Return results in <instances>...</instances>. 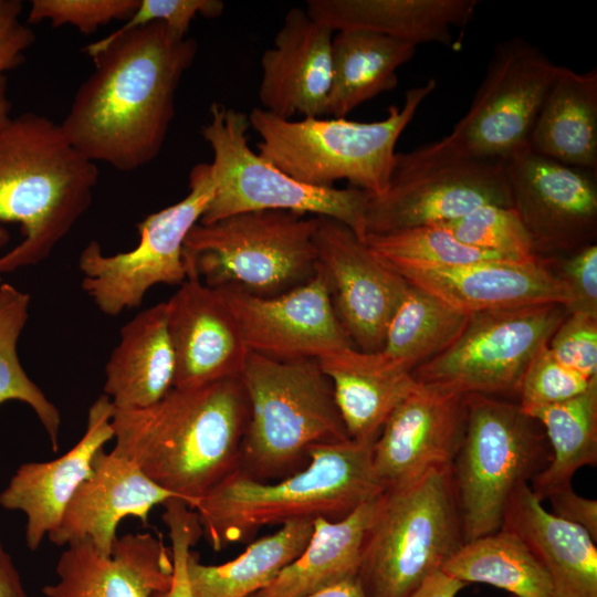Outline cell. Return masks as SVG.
Segmentation results:
<instances>
[{
    "label": "cell",
    "mask_w": 597,
    "mask_h": 597,
    "mask_svg": "<svg viewBox=\"0 0 597 597\" xmlns=\"http://www.w3.org/2000/svg\"><path fill=\"white\" fill-rule=\"evenodd\" d=\"M94 71L76 91L60 127L93 163L124 172L150 164L175 117L179 82L198 43L155 21L83 48Z\"/></svg>",
    "instance_id": "6da1fadb"
},
{
    "label": "cell",
    "mask_w": 597,
    "mask_h": 597,
    "mask_svg": "<svg viewBox=\"0 0 597 597\" xmlns=\"http://www.w3.org/2000/svg\"><path fill=\"white\" fill-rule=\"evenodd\" d=\"M249 417L240 377L172 388L145 408L117 409L113 451L191 509L239 469Z\"/></svg>",
    "instance_id": "7a4b0ae2"
},
{
    "label": "cell",
    "mask_w": 597,
    "mask_h": 597,
    "mask_svg": "<svg viewBox=\"0 0 597 597\" xmlns=\"http://www.w3.org/2000/svg\"><path fill=\"white\" fill-rule=\"evenodd\" d=\"M375 441L316 444L303 469L277 481L261 482L235 470L197 502L202 536L220 552L249 542L264 526L345 517L385 491L373 467Z\"/></svg>",
    "instance_id": "3957f363"
},
{
    "label": "cell",
    "mask_w": 597,
    "mask_h": 597,
    "mask_svg": "<svg viewBox=\"0 0 597 597\" xmlns=\"http://www.w3.org/2000/svg\"><path fill=\"white\" fill-rule=\"evenodd\" d=\"M95 163L60 124L25 112L0 128V223L17 222L23 240L0 256V274L48 259L93 201Z\"/></svg>",
    "instance_id": "277c9868"
},
{
    "label": "cell",
    "mask_w": 597,
    "mask_h": 597,
    "mask_svg": "<svg viewBox=\"0 0 597 597\" xmlns=\"http://www.w3.org/2000/svg\"><path fill=\"white\" fill-rule=\"evenodd\" d=\"M240 378L249 417L239 470L250 478L281 480L308 463L312 447L350 439L317 359L279 360L249 352Z\"/></svg>",
    "instance_id": "5b68a950"
},
{
    "label": "cell",
    "mask_w": 597,
    "mask_h": 597,
    "mask_svg": "<svg viewBox=\"0 0 597 597\" xmlns=\"http://www.w3.org/2000/svg\"><path fill=\"white\" fill-rule=\"evenodd\" d=\"M436 85L430 78L408 90L401 107L390 106L384 119L371 123L335 117L293 121L254 107L248 116L250 128L260 136L258 154L302 184L332 188L346 180L370 196H381L389 186L396 144Z\"/></svg>",
    "instance_id": "8992f818"
},
{
    "label": "cell",
    "mask_w": 597,
    "mask_h": 597,
    "mask_svg": "<svg viewBox=\"0 0 597 597\" xmlns=\"http://www.w3.org/2000/svg\"><path fill=\"white\" fill-rule=\"evenodd\" d=\"M463 544L451 465L430 469L383 492L357 580L367 597H409Z\"/></svg>",
    "instance_id": "52a82bcc"
},
{
    "label": "cell",
    "mask_w": 597,
    "mask_h": 597,
    "mask_svg": "<svg viewBox=\"0 0 597 597\" xmlns=\"http://www.w3.org/2000/svg\"><path fill=\"white\" fill-rule=\"evenodd\" d=\"M317 217L259 210L197 223L184 244L187 276L211 287L270 297L316 273Z\"/></svg>",
    "instance_id": "ba28073f"
},
{
    "label": "cell",
    "mask_w": 597,
    "mask_h": 597,
    "mask_svg": "<svg viewBox=\"0 0 597 597\" xmlns=\"http://www.w3.org/2000/svg\"><path fill=\"white\" fill-rule=\"evenodd\" d=\"M465 428L451 473L464 543L501 528L514 490L548 463L545 434L519 404L467 395Z\"/></svg>",
    "instance_id": "9c48e42d"
},
{
    "label": "cell",
    "mask_w": 597,
    "mask_h": 597,
    "mask_svg": "<svg viewBox=\"0 0 597 597\" xmlns=\"http://www.w3.org/2000/svg\"><path fill=\"white\" fill-rule=\"evenodd\" d=\"M249 128L247 114L211 104L201 135L213 154L214 193L199 223L249 211L285 210L337 220L365 241L368 192L355 187H313L293 179L250 148Z\"/></svg>",
    "instance_id": "30bf717a"
},
{
    "label": "cell",
    "mask_w": 597,
    "mask_h": 597,
    "mask_svg": "<svg viewBox=\"0 0 597 597\" xmlns=\"http://www.w3.org/2000/svg\"><path fill=\"white\" fill-rule=\"evenodd\" d=\"M557 67L523 39L500 42L468 112L427 148L443 156L506 161L527 147Z\"/></svg>",
    "instance_id": "8fae6325"
},
{
    "label": "cell",
    "mask_w": 597,
    "mask_h": 597,
    "mask_svg": "<svg viewBox=\"0 0 597 597\" xmlns=\"http://www.w3.org/2000/svg\"><path fill=\"white\" fill-rule=\"evenodd\" d=\"M213 193L210 164H197L189 174L188 195L137 224L140 240L135 249L105 255L97 241L88 242L78 258L81 285L101 312L117 316L139 307L154 285H180L187 279L185 240Z\"/></svg>",
    "instance_id": "7c38bea8"
},
{
    "label": "cell",
    "mask_w": 597,
    "mask_h": 597,
    "mask_svg": "<svg viewBox=\"0 0 597 597\" xmlns=\"http://www.w3.org/2000/svg\"><path fill=\"white\" fill-rule=\"evenodd\" d=\"M484 205L512 207L505 161L443 156L425 145L396 153L387 190L369 197L366 235L443 224Z\"/></svg>",
    "instance_id": "4fadbf2b"
},
{
    "label": "cell",
    "mask_w": 597,
    "mask_h": 597,
    "mask_svg": "<svg viewBox=\"0 0 597 597\" xmlns=\"http://www.w3.org/2000/svg\"><path fill=\"white\" fill-rule=\"evenodd\" d=\"M566 315L558 303L470 314L457 341L412 376L464 395L517 394L527 366Z\"/></svg>",
    "instance_id": "5bb4252c"
},
{
    "label": "cell",
    "mask_w": 597,
    "mask_h": 597,
    "mask_svg": "<svg viewBox=\"0 0 597 597\" xmlns=\"http://www.w3.org/2000/svg\"><path fill=\"white\" fill-rule=\"evenodd\" d=\"M316 268L352 344L381 350L387 326L409 284L344 223L317 217Z\"/></svg>",
    "instance_id": "9a60e30c"
},
{
    "label": "cell",
    "mask_w": 597,
    "mask_h": 597,
    "mask_svg": "<svg viewBox=\"0 0 597 597\" xmlns=\"http://www.w3.org/2000/svg\"><path fill=\"white\" fill-rule=\"evenodd\" d=\"M512 208L537 254L576 251L597 229L596 171L568 166L527 147L505 161Z\"/></svg>",
    "instance_id": "2e32d148"
},
{
    "label": "cell",
    "mask_w": 597,
    "mask_h": 597,
    "mask_svg": "<svg viewBox=\"0 0 597 597\" xmlns=\"http://www.w3.org/2000/svg\"><path fill=\"white\" fill-rule=\"evenodd\" d=\"M223 294L249 352L279 360L317 359L353 347L334 311L322 272L282 294L263 297L232 287Z\"/></svg>",
    "instance_id": "e0dca14e"
},
{
    "label": "cell",
    "mask_w": 597,
    "mask_h": 597,
    "mask_svg": "<svg viewBox=\"0 0 597 597\" xmlns=\"http://www.w3.org/2000/svg\"><path fill=\"white\" fill-rule=\"evenodd\" d=\"M465 400L464 394L418 384L396 407L373 448L374 471L385 490L451 465L464 433Z\"/></svg>",
    "instance_id": "ac0fdd59"
},
{
    "label": "cell",
    "mask_w": 597,
    "mask_h": 597,
    "mask_svg": "<svg viewBox=\"0 0 597 597\" xmlns=\"http://www.w3.org/2000/svg\"><path fill=\"white\" fill-rule=\"evenodd\" d=\"M166 303L176 358L174 388L241 376L249 349L219 289L187 276Z\"/></svg>",
    "instance_id": "d6986e66"
},
{
    "label": "cell",
    "mask_w": 597,
    "mask_h": 597,
    "mask_svg": "<svg viewBox=\"0 0 597 597\" xmlns=\"http://www.w3.org/2000/svg\"><path fill=\"white\" fill-rule=\"evenodd\" d=\"M174 498L179 499L149 479L134 461L102 449L49 538L57 546L87 540L108 556L123 519L137 517L147 526L150 511Z\"/></svg>",
    "instance_id": "ffe728a7"
},
{
    "label": "cell",
    "mask_w": 597,
    "mask_h": 597,
    "mask_svg": "<svg viewBox=\"0 0 597 597\" xmlns=\"http://www.w3.org/2000/svg\"><path fill=\"white\" fill-rule=\"evenodd\" d=\"M333 36L305 9H290L273 46L261 56V108L287 119L326 115Z\"/></svg>",
    "instance_id": "44dd1931"
},
{
    "label": "cell",
    "mask_w": 597,
    "mask_h": 597,
    "mask_svg": "<svg viewBox=\"0 0 597 597\" xmlns=\"http://www.w3.org/2000/svg\"><path fill=\"white\" fill-rule=\"evenodd\" d=\"M57 582L43 587L46 597H150L169 588L171 551L150 532L117 537L111 555L87 540L73 542L56 564Z\"/></svg>",
    "instance_id": "7402d4cb"
},
{
    "label": "cell",
    "mask_w": 597,
    "mask_h": 597,
    "mask_svg": "<svg viewBox=\"0 0 597 597\" xmlns=\"http://www.w3.org/2000/svg\"><path fill=\"white\" fill-rule=\"evenodd\" d=\"M408 284L451 307L474 314L520 306L568 303L564 282L543 258L534 261L492 260L452 268L395 270Z\"/></svg>",
    "instance_id": "603a6c76"
},
{
    "label": "cell",
    "mask_w": 597,
    "mask_h": 597,
    "mask_svg": "<svg viewBox=\"0 0 597 597\" xmlns=\"http://www.w3.org/2000/svg\"><path fill=\"white\" fill-rule=\"evenodd\" d=\"M114 410L105 394L97 397L88 409L85 432L74 447L54 460L20 465L0 493L3 509L27 515L29 549H38L44 536L59 526L74 493L91 474L95 455L114 439Z\"/></svg>",
    "instance_id": "cb8c5ba5"
},
{
    "label": "cell",
    "mask_w": 597,
    "mask_h": 597,
    "mask_svg": "<svg viewBox=\"0 0 597 597\" xmlns=\"http://www.w3.org/2000/svg\"><path fill=\"white\" fill-rule=\"evenodd\" d=\"M501 528L515 534L544 568L553 597H597V548L580 526L548 512L528 483L517 486Z\"/></svg>",
    "instance_id": "d4e9b609"
},
{
    "label": "cell",
    "mask_w": 597,
    "mask_h": 597,
    "mask_svg": "<svg viewBox=\"0 0 597 597\" xmlns=\"http://www.w3.org/2000/svg\"><path fill=\"white\" fill-rule=\"evenodd\" d=\"M317 360L353 440H376L390 413L418 386L411 369L383 350L345 347Z\"/></svg>",
    "instance_id": "484cf974"
},
{
    "label": "cell",
    "mask_w": 597,
    "mask_h": 597,
    "mask_svg": "<svg viewBox=\"0 0 597 597\" xmlns=\"http://www.w3.org/2000/svg\"><path fill=\"white\" fill-rule=\"evenodd\" d=\"M478 0H308L305 11L333 32L363 31L415 46H454L452 29L465 27Z\"/></svg>",
    "instance_id": "4316f807"
},
{
    "label": "cell",
    "mask_w": 597,
    "mask_h": 597,
    "mask_svg": "<svg viewBox=\"0 0 597 597\" xmlns=\"http://www.w3.org/2000/svg\"><path fill=\"white\" fill-rule=\"evenodd\" d=\"M105 375L104 394L117 409L148 407L174 388L176 358L166 302L145 308L122 327Z\"/></svg>",
    "instance_id": "83f0119b"
},
{
    "label": "cell",
    "mask_w": 597,
    "mask_h": 597,
    "mask_svg": "<svg viewBox=\"0 0 597 597\" xmlns=\"http://www.w3.org/2000/svg\"><path fill=\"white\" fill-rule=\"evenodd\" d=\"M383 492L338 521L315 519L311 538L302 553L269 585L250 597H307L357 578L365 540Z\"/></svg>",
    "instance_id": "f1b7e54d"
},
{
    "label": "cell",
    "mask_w": 597,
    "mask_h": 597,
    "mask_svg": "<svg viewBox=\"0 0 597 597\" xmlns=\"http://www.w3.org/2000/svg\"><path fill=\"white\" fill-rule=\"evenodd\" d=\"M527 148L562 164L597 168V70L557 67L532 127Z\"/></svg>",
    "instance_id": "f546056e"
},
{
    "label": "cell",
    "mask_w": 597,
    "mask_h": 597,
    "mask_svg": "<svg viewBox=\"0 0 597 597\" xmlns=\"http://www.w3.org/2000/svg\"><path fill=\"white\" fill-rule=\"evenodd\" d=\"M416 48L370 32H336L326 115L345 118L363 103L394 90L398 69L412 59Z\"/></svg>",
    "instance_id": "4dcf8cb0"
},
{
    "label": "cell",
    "mask_w": 597,
    "mask_h": 597,
    "mask_svg": "<svg viewBox=\"0 0 597 597\" xmlns=\"http://www.w3.org/2000/svg\"><path fill=\"white\" fill-rule=\"evenodd\" d=\"M314 520H296L253 541L235 558L206 565L190 551L187 576L192 597H250L269 585L304 549Z\"/></svg>",
    "instance_id": "1f68e13d"
},
{
    "label": "cell",
    "mask_w": 597,
    "mask_h": 597,
    "mask_svg": "<svg viewBox=\"0 0 597 597\" xmlns=\"http://www.w3.org/2000/svg\"><path fill=\"white\" fill-rule=\"evenodd\" d=\"M523 411L542 425L552 449L547 465L530 485L543 501L553 491L570 485L577 470L597 463V380L575 398Z\"/></svg>",
    "instance_id": "d6a6232c"
},
{
    "label": "cell",
    "mask_w": 597,
    "mask_h": 597,
    "mask_svg": "<svg viewBox=\"0 0 597 597\" xmlns=\"http://www.w3.org/2000/svg\"><path fill=\"white\" fill-rule=\"evenodd\" d=\"M441 572L465 585L488 584L516 597H553L544 568L515 534L503 528L465 542Z\"/></svg>",
    "instance_id": "836d02e7"
},
{
    "label": "cell",
    "mask_w": 597,
    "mask_h": 597,
    "mask_svg": "<svg viewBox=\"0 0 597 597\" xmlns=\"http://www.w3.org/2000/svg\"><path fill=\"white\" fill-rule=\"evenodd\" d=\"M469 318V314L409 284L387 326L381 350L412 371L449 348Z\"/></svg>",
    "instance_id": "e575fe53"
},
{
    "label": "cell",
    "mask_w": 597,
    "mask_h": 597,
    "mask_svg": "<svg viewBox=\"0 0 597 597\" xmlns=\"http://www.w3.org/2000/svg\"><path fill=\"white\" fill-rule=\"evenodd\" d=\"M31 297L10 283L0 285V405L19 400L30 406L45 429L54 452L60 447L61 413L24 371L17 352L29 317Z\"/></svg>",
    "instance_id": "d590c367"
},
{
    "label": "cell",
    "mask_w": 597,
    "mask_h": 597,
    "mask_svg": "<svg viewBox=\"0 0 597 597\" xmlns=\"http://www.w3.org/2000/svg\"><path fill=\"white\" fill-rule=\"evenodd\" d=\"M365 242L394 270L452 268L482 261L510 260L460 242L442 224L367 234Z\"/></svg>",
    "instance_id": "8d00e7d4"
},
{
    "label": "cell",
    "mask_w": 597,
    "mask_h": 597,
    "mask_svg": "<svg viewBox=\"0 0 597 597\" xmlns=\"http://www.w3.org/2000/svg\"><path fill=\"white\" fill-rule=\"evenodd\" d=\"M442 226L460 242L510 260L534 261L542 258L512 207L484 205Z\"/></svg>",
    "instance_id": "74e56055"
},
{
    "label": "cell",
    "mask_w": 597,
    "mask_h": 597,
    "mask_svg": "<svg viewBox=\"0 0 597 597\" xmlns=\"http://www.w3.org/2000/svg\"><path fill=\"white\" fill-rule=\"evenodd\" d=\"M597 380L564 366L543 346L527 366L519 387L522 409L559 404L585 392Z\"/></svg>",
    "instance_id": "f35d334b"
},
{
    "label": "cell",
    "mask_w": 597,
    "mask_h": 597,
    "mask_svg": "<svg viewBox=\"0 0 597 597\" xmlns=\"http://www.w3.org/2000/svg\"><path fill=\"white\" fill-rule=\"evenodd\" d=\"M140 0H32L27 23L50 21L53 28L73 25L92 34L113 20L126 21Z\"/></svg>",
    "instance_id": "ab89813d"
},
{
    "label": "cell",
    "mask_w": 597,
    "mask_h": 597,
    "mask_svg": "<svg viewBox=\"0 0 597 597\" xmlns=\"http://www.w3.org/2000/svg\"><path fill=\"white\" fill-rule=\"evenodd\" d=\"M163 506L161 519L170 538L174 576L169 588L156 591L150 597H192L187 576V558L202 537L199 516L185 501L177 498L168 500Z\"/></svg>",
    "instance_id": "60d3db41"
},
{
    "label": "cell",
    "mask_w": 597,
    "mask_h": 597,
    "mask_svg": "<svg viewBox=\"0 0 597 597\" xmlns=\"http://www.w3.org/2000/svg\"><path fill=\"white\" fill-rule=\"evenodd\" d=\"M564 366L587 378L597 377V317L568 313L547 344Z\"/></svg>",
    "instance_id": "b9f144b4"
},
{
    "label": "cell",
    "mask_w": 597,
    "mask_h": 597,
    "mask_svg": "<svg viewBox=\"0 0 597 597\" xmlns=\"http://www.w3.org/2000/svg\"><path fill=\"white\" fill-rule=\"evenodd\" d=\"M223 9L221 0H140L135 12L112 34L160 21L178 35L186 36L197 15L218 18Z\"/></svg>",
    "instance_id": "7bdbcfd3"
},
{
    "label": "cell",
    "mask_w": 597,
    "mask_h": 597,
    "mask_svg": "<svg viewBox=\"0 0 597 597\" xmlns=\"http://www.w3.org/2000/svg\"><path fill=\"white\" fill-rule=\"evenodd\" d=\"M564 282L568 313H584L597 317V245L587 244L574 251L562 265L558 275Z\"/></svg>",
    "instance_id": "ee69618b"
},
{
    "label": "cell",
    "mask_w": 597,
    "mask_h": 597,
    "mask_svg": "<svg viewBox=\"0 0 597 597\" xmlns=\"http://www.w3.org/2000/svg\"><path fill=\"white\" fill-rule=\"evenodd\" d=\"M22 10L20 0H0V76L20 66L35 41L32 29L20 19Z\"/></svg>",
    "instance_id": "f6af8a7d"
},
{
    "label": "cell",
    "mask_w": 597,
    "mask_h": 597,
    "mask_svg": "<svg viewBox=\"0 0 597 597\" xmlns=\"http://www.w3.org/2000/svg\"><path fill=\"white\" fill-rule=\"evenodd\" d=\"M552 513L557 517L584 528L597 540V501L578 495L572 485L559 488L546 498Z\"/></svg>",
    "instance_id": "bcb514c9"
},
{
    "label": "cell",
    "mask_w": 597,
    "mask_h": 597,
    "mask_svg": "<svg viewBox=\"0 0 597 597\" xmlns=\"http://www.w3.org/2000/svg\"><path fill=\"white\" fill-rule=\"evenodd\" d=\"M467 585L438 572L427 578L409 597H457Z\"/></svg>",
    "instance_id": "7dc6e473"
},
{
    "label": "cell",
    "mask_w": 597,
    "mask_h": 597,
    "mask_svg": "<svg viewBox=\"0 0 597 597\" xmlns=\"http://www.w3.org/2000/svg\"><path fill=\"white\" fill-rule=\"evenodd\" d=\"M0 597H28L11 556L0 542Z\"/></svg>",
    "instance_id": "c3c4849f"
},
{
    "label": "cell",
    "mask_w": 597,
    "mask_h": 597,
    "mask_svg": "<svg viewBox=\"0 0 597 597\" xmlns=\"http://www.w3.org/2000/svg\"><path fill=\"white\" fill-rule=\"evenodd\" d=\"M307 597H367L357 578L329 586Z\"/></svg>",
    "instance_id": "681fc988"
},
{
    "label": "cell",
    "mask_w": 597,
    "mask_h": 597,
    "mask_svg": "<svg viewBox=\"0 0 597 597\" xmlns=\"http://www.w3.org/2000/svg\"><path fill=\"white\" fill-rule=\"evenodd\" d=\"M11 102L8 96V80L6 75L0 76V128L6 125L10 116Z\"/></svg>",
    "instance_id": "f907efd6"
},
{
    "label": "cell",
    "mask_w": 597,
    "mask_h": 597,
    "mask_svg": "<svg viewBox=\"0 0 597 597\" xmlns=\"http://www.w3.org/2000/svg\"><path fill=\"white\" fill-rule=\"evenodd\" d=\"M10 240L9 231L0 223V249H2Z\"/></svg>",
    "instance_id": "816d5d0a"
},
{
    "label": "cell",
    "mask_w": 597,
    "mask_h": 597,
    "mask_svg": "<svg viewBox=\"0 0 597 597\" xmlns=\"http://www.w3.org/2000/svg\"><path fill=\"white\" fill-rule=\"evenodd\" d=\"M509 597H516V596L510 595Z\"/></svg>",
    "instance_id": "f5cc1de1"
}]
</instances>
